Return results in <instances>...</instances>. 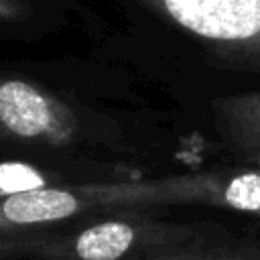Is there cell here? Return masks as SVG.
I'll return each instance as SVG.
<instances>
[{"label": "cell", "mask_w": 260, "mask_h": 260, "mask_svg": "<svg viewBox=\"0 0 260 260\" xmlns=\"http://www.w3.org/2000/svg\"><path fill=\"white\" fill-rule=\"evenodd\" d=\"M232 171L207 169L148 181L51 185L2 199L0 211L12 230H43L122 207L207 205L230 209Z\"/></svg>", "instance_id": "cell-1"}, {"label": "cell", "mask_w": 260, "mask_h": 260, "mask_svg": "<svg viewBox=\"0 0 260 260\" xmlns=\"http://www.w3.org/2000/svg\"><path fill=\"white\" fill-rule=\"evenodd\" d=\"M232 240V232L215 221H181L148 207H122L93 215L69 232L53 230L32 260H150Z\"/></svg>", "instance_id": "cell-2"}, {"label": "cell", "mask_w": 260, "mask_h": 260, "mask_svg": "<svg viewBox=\"0 0 260 260\" xmlns=\"http://www.w3.org/2000/svg\"><path fill=\"white\" fill-rule=\"evenodd\" d=\"M195 39L221 69L260 75V0H136Z\"/></svg>", "instance_id": "cell-3"}, {"label": "cell", "mask_w": 260, "mask_h": 260, "mask_svg": "<svg viewBox=\"0 0 260 260\" xmlns=\"http://www.w3.org/2000/svg\"><path fill=\"white\" fill-rule=\"evenodd\" d=\"M75 112L43 85L0 73V138L20 144L63 148L77 140Z\"/></svg>", "instance_id": "cell-4"}, {"label": "cell", "mask_w": 260, "mask_h": 260, "mask_svg": "<svg viewBox=\"0 0 260 260\" xmlns=\"http://www.w3.org/2000/svg\"><path fill=\"white\" fill-rule=\"evenodd\" d=\"M211 112L221 144L250 165L260 162V89L215 98Z\"/></svg>", "instance_id": "cell-5"}, {"label": "cell", "mask_w": 260, "mask_h": 260, "mask_svg": "<svg viewBox=\"0 0 260 260\" xmlns=\"http://www.w3.org/2000/svg\"><path fill=\"white\" fill-rule=\"evenodd\" d=\"M57 179L55 173L26 162H0V201L32 189L57 185Z\"/></svg>", "instance_id": "cell-6"}, {"label": "cell", "mask_w": 260, "mask_h": 260, "mask_svg": "<svg viewBox=\"0 0 260 260\" xmlns=\"http://www.w3.org/2000/svg\"><path fill=\"white\" fill-rule=\"evenodd\" d=\"M150 260H260V242L232 240L223 244L185 248Z\"/></svg>", "instance_id": "cell-7"}, {"label": "cell", "mask_w": 260, "mask_h": 260, "mask_svg": "<svg viewBox=\"0 0 260 260\" xmlns=\"http://www.w3.org/2000/svg\"><path fill=\"white\" fill-rule=\"evenodd\" d=\"M51 232V228L0 232V260H32Z\"/></svg>", "instance_id": "cell-8"}, {"label": "cell", "mask_w": 260, "mask_h": 260, "mask_svg": "<svg viewBox=\"0 0 260 260\" xmlns=\"http://www.w3.org/2000/svg\"><path fill=\"white\" fill-rule=\"evenodd\" d=\"M30 12L28 0H0V20L16 22L26 18Z\"/></svg>", "instance_id": "cell-9"}, {"label": "cell", "mask_w": 260, "mask_h": 260, "mask_svg": "<svg viewBox=\"0 0 260 260\" xmlns=\"http://www.w3.org/2000/svg\"><path fill=\"white\" fill-rule=\"evenodd\" d=\"M0 232H18V230L8 228V223H6V221H4V217H2V211H0Z\"/></svg>", "instance_id": "cell-10"}, {"label": "cell", "mask_w": 260, "mask_h": 260, "mask_svg": "<svg viewBox=\"0 0 260 260\" xmlns=\"http://www.w3.org/2000/svg\"><path fill=\"white\" fill-rule=\"evenodd\" d=\"M256 165H260V162H256ZM258 219H260V217H258Z\"/></svg>", "instance_id": "cell-11"}]
</instances>
